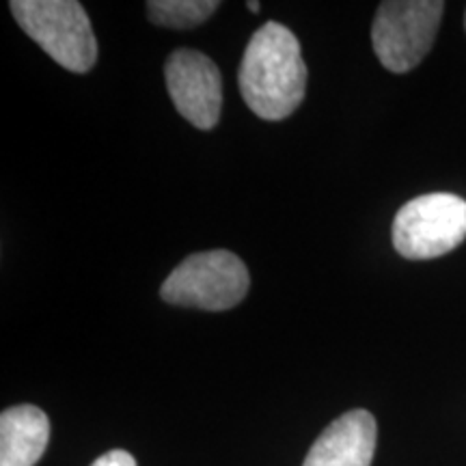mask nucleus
<instances>
[{
    "label": "nucleus",
    "instance_id": "1",
    "mask_svg": "<svg viewBox=\"0 0 466 466\" xmlns=\"http://www.w3.org/2000/svg\"><path fill=\"white\" fill-rule=\"evenodd\" d=\"M238 83L247 106L266 121H281L305 100L307 66L288 26L268 22L244 50Z\"/></svg>",
    "mask_w": 466,
    "mask_h": 466
},
{
    "label": "nucleus",
    "instance_id": "2",
    "mask_svg": "<svg viewBox=\"0 0 466 466\" xmlns=\"http://www.w3.org/2000/svg\"><path fill=\"white\" fill-rule=\"evenodd\" d=\"M11 14L33 42L61 67L85 74L96 66L97 42L85 7L76 0H11Z\"/></svg>",
    "mask_w": 466,
    "mask_h": 466
},
{
    "label": "nucleus",
    "instance_id": "3",
    "mask_svg": "<svg viewBox=\"0 0 466 466\" xmlns=\"http://www.w3.org/2000/svg\"><path fill=\"white\" fill-rule=\"evenodd\" d=\"M248 285L244 261L231 250L217 248L186 258L162 283L160 296L175 307L225 311L240 305Z\"/></svg>",
    "mask_w": 466,
    "mask_h": 466
},
{
    "label": "nucleus",
    "instance_id": "4",
    "mask_svg": "<svg viewBox=\"0 0 466 466\" xmlns=\"http://www.w3.org/2000/svg\"><path fill=\"white\" fill-rule=\"evenodd\" d=\"M445 3L439 0H387L371 25V44L378 61L389 72L415 69L432 50Z\"/></svg>",
    "mask_w": 466,
    "mask_h": 466
},
{
    "label": "nucleus",
    "instance_id": "5",
    "mask_svg": "<svg viewBox=\"0 0 466 466\" xmlns=\"http://www.w3.org/2000/svg\"><path fill=\"white\" fill-rule=\"evenodd\" d=\"M466 238V201L450 192L410 199L393 220V247L406 259H434Z\"/></svg>",
    "mask_w": 466,
    "mask_h": 466
},
{
    "label": "nucleus",
    "instance_id": "6",
    "mask_svg": "<svg viewBox=\"0 0 466 466\" xmlns=\"http://www.w3.org/2000/svg\"><path fill=\"white\" fill-rule=\"evenodd\" d=\"M168 96L177 113L199 130H212L223 108V78L217 63L197 50H175L165 66Z\"/></svg>",
    "mask_w": 466,
    "mask_h": 466
},
{
    "label": "nucleus",
    "instance_id": "7",
    "mask_svg": "<svg viewBox=\"0 0 466 466\" xmlns=\"http://www.w3.org/2000/svg\"><path fill=\"white\" fill-rule=\"evenodd\" d=\"M378 425L371 412L357 408L339 419L313 442L302 466H371Z\"/></svg>",
    "mask_w": 466,
    "mask_h": 466
},
{
    "label": "nucleus",
    "instance_id": "8",
    "mask_svg": "<svg viewBox=\"0 0 466 466\" xmlns=\"http://www.w3.org/2000/svg\"><path fill=\"white\" fill-rule=\"evenodd\" d=\"M50 439V421L42 408L22 404L0 415V466H35Z\"/></svg>",
    "mask_w": 466,
    "mask_h": 466
},
{
    "label": "nucleus",
    "instance_id": "9",
    "mask_svg": "<svg viewBox=\"0 0 466 466\" xmlns=\"http://www.w3.org/2000/svg\"><path fill=\"white\" fill-rule=\"evenodd\" d=\"M218 7L214 0H149L145 9L156 26L192 28L209 20Z\"/></svg>",
    "mask_w": 466,
    "mask_h": 466
},
{
    "label": "nucleus",
    "instance_id": "10",
    "mask_svg": "<svg viewBox=\"0 0 466 466\" xmlns=\"http://www.w3.org/2000/svg\"><path fill=\"white\" fill-rule=\"evenodd\" d=\"M91 466H137V460L124 450H113L97 458Z\"/></svg>",
    "mask_w": 466,
    "mask_h": 466
},
{
    "label": "nucleus",
    "instance_id": "11",
    "mask_svg": "<svg viewBox=\"0 0 466 466\" xmlns=\"http://www.w3.org/2000/svg\"><path fill=\"white\" fill-rule=\"evenodd\" d=\"M247 7H248V11H253V14H259V3H255V0L253 3H248Z\"/></svg>",
    "mask_w": 466,
    "mask_h": 466
},
{
    "label": "nucleus",
    "instance_id": "12",
    "mask_svg": "<svg viewBox=\"0 0 466 466\" xmlns=\"http://www.w3.org/2000/svg\"><path fill=\"white\" fill-rule=\"evenodd\" d=\"M464 28H466V15H464Z\"/></svg>",
    "mask_w": 466,
    "mask_h": 466
}]
</instances>
